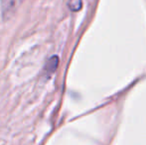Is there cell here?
<instances>
[{
  "instance_id": "obj_1",
  "label": "cell",
  "mask_w": 146,
  "mask_h": 145,
  "mask_svg": "<svg viewBox=\"0 0 146 145\" xmlns=\"http://www.w3.org/2000/svg\"><path fill=\"white\" fill-rule=\"evenodd\" d=\"M25 0H0L2 9V16L5 20H8L16 13L18 8L22 5Z\"/></svg>"
},
{
  "instance_id": "obj_2",
  "label": "cell",
  "mask_w": 146,
  "mask_h": 145,
  "mask_svg": "<svg viewBox=\"0 0 146 145\" xmlns=\"http://www.w3.org/2000/svg\"><path fill=\"white\" fill-rule=\"evenodd\" d=\"M59 64V58L58 56H52L47 62L46 66H45V72L47 73H53L58 68Z\"/></svg>"
}]
</instances>
